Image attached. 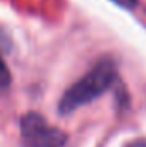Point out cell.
<instances>
[{
	"label": "cell",
	"mask_w": 146,
	"mask_h": 147,
	"mask_svg": "<svg viewBox=\"0 0 146 147\" xmlns=\"http://www.w3.org/2000/svg\"><path fill=\"white\" fill-rule=\"evenodd\" d=\"M117 77V70L112 60L100 62L89 74H86L79 82H76L64 94L60 101V113L69 115L71 111L84 106L96 98H100L105 91H108Z\"/></svg>",
	"instance_id": "1"
},
{
	"label": "cell",
	"mask_w": 146,
	"mask_h": 147,
	"mask_svg": "<svg viewBox=\"0 0 146 147\" xmlns=\"http://www.w3.org/2000/svg\"><path fill=\"white\" fill-rule=\"evenodd\" d=\"M21 140L23 147H64L67 135L48 125L38 113H26L21 120Z\"/></svg>",
	"instance_id": "2"
},
{
	"label": "cell",
	"mask_w": 146,
	"mask_h": 147,
	"mask_svg": "<svg viewBox=\"0 0 146 147\" xmlns=\"http://www.w3.org/2000/svg\"><path fill=\"white\" fill-rule=\"evenodd\" d=\"M127 147H146V142H143V140H136V142H131Z\"/></svg>",
	"instance_id": "5"
},
{
	"label": "cell",
	"mask_w": 146,
	"mask_h": 147,
	"mask_svg": "<svg viewBox=\"0 0 146 147\" xmlns=\"http://www.w3.org/2000/svg\"><path fill=\"white\" fill-rule=\"evenodd\" d=\"M9 84H10V72H9V69H7L5 62L0 58V89L9 87Z\"/></svg>",
	"instance_id": "3"
},
{
	"label": "cell",
	"mask_w": 146,
	"mask_h": 147,
	"mask_svg": "<svg viewBox=\"0 0 146 147\" xmlns=\"http://www.w3.org/2000/svg\"><path fill=\"white\" fill-rule=\"evenodd\" d=\"M117 5H120V7H127V9H131V7H134L136 5V2L138 0H113Z\"/></svg>",
	"instance_id": "4"
}]
</instances>
